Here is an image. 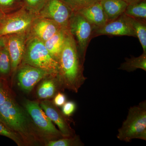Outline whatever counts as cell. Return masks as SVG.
<instances>
[{"label": "cell", "mask_w": 146, "mask_h": 146, "mask_svg": "<svg viewBox=\"0 0 146 146\" xmlns=\"http://www.w3.org/2000/svg\"><path fill=\"white\" fill-rule=\"evenodd\" d=\"M117 138L127 143L134 139L146 141V100L129 108L126 119L118 129Z\"/></svg>", "instance_id": "obj_2"}, {"label": "cell", "mask_w": 146, "mask_h": 146, "mask_svg": "<svg viewBox=\"0 0 146 146\" xmlns=\"http://www.w3.org/2000/svg\"><path fill=\"white\" fill-rule=\"evenodd\" d=\"M27 32L3 36L5 46L8 50L11 61V70L15 72L21 65L23 58Z\"/></svg>", "instance_id": "obj_10"}, {"label": "cell", "mask_w": 146, "mask_h": 146, "mask_svg": "<svg viewBox=\"0 0 146 146\" xmlns=\"http://www.w3.org/2000/svg\"><path fill=\"white\" fill-rule=\"evenodd\" d=\"M66 96L63 93L59 92L54 97L53 103L57 107L63 106L66 102Z\"/></svg>", "instance_id": "obj_27"}, {"label": "cell", "mask_w": 146, "mask_h": 146, "mask_svg": "<svg viewBox=\"0 0 146 146\" xmlns=\"http://www.w3.org/2000/svg\"><path fill=\"white\" fill-rule=\"evenodd\" d=\"M142 69L146 71V53L143 54L138 57H133L125 58V62L121 64L119 70H125L127 72H132L137 69Z\"/></svg>", "instance_id": "obj_17"}, {"label": "cell", "mask_w": 146, "mask_h": 146, "mask_svg": "<svg viewBox=\"0 0 146 146\" xmlns=\"http://www.w3.org/2000/svg\"><path fill=\"white\" fill-rule=\"evenodd\" d=\"M11 70V61L9 53L5 46L0 50V74H8Z\"/></svg>", "instance_id": "obj_21"}, {"label": "cell", "mask_w": 146, "mask_h": 146, "mask_svg": "<svg viewBox=\"0 0 146 146\" xmlns=\"http://www.w3.org/2000/svg\"><path fill=\"white\" fill-rule=\"evenodd\" d=\"M124 1L127 3L128 4L133 3L137 2L140 1L142 0H123Z\"/></svg>", "instance_id": "obj_29"}, {"label": "cell", "mask_w": 146, "mask_h": 146, "mask_svg": "<svg viewBox=\"0 0 146 146\" xmlns=\"http://www.w3.org/2000/svg\"><path fill=\"white\" fill-rule=\"evenodd\" d=\"M76 12L82 15L96 29L102 27L108 22L100 1Z\"/></svg>", "instance_id": "obj_14"}, {"label": "cell", "mask_w": 146, "mask_h": 146, "mask_svg": "<svg viewBox=\"0 0 146 146\" xmlns=\"http://www.w3.org/2000/svg\"><path fill=\"white\" fill-rule=\"evenodd\" d=\"M58 63L59 76L64 89L76 93L86 80L84 75V63L79 54L74 38L68 30Z\"/></svg>", "instance_id": "obj_1"}, {"label": "cell", "mask_w": 146, "mask_h": 146, "mask_svg": "<svg viewBox=\"0 0 146 146\" xmlns=\"http://www.w3.org/2000/svg\"><path fill=\"white\" fill-rule=\"evenodd\" d=\"M37 16L23 7L13 12L5 14L0 22V37L27 32Z\"/></svg>", "instance_id": "obj_6"}, {"label": "cell", "mask_w": 146, "mask_h": 146, "mask_svg": "<svg viewBox=\"0 0 146 146\" xmlns=\"http://www.w3.org/2000/svg\"><path fill=\"white\" fill-rule=\"evenodd\" d=\"M48 0H21L23 7L31 13L38 15Z\"/></svg>", "instance_id": "obj_23"}, {"label": "cell", "mask_w": 146, "mask_h": 146, "mask_svg": "<svg viewBox=\"0 0 146 146\" xmlns=\"http://www.w3.org/2000/svg\"><path fill=\"white\" fill-rule=\"evenodd\" d=\"M5 15V13L1 11L0 10V22L1 21L3 17H4Z\"/></svg>", "instance_id": "obj_30"}, {"label": "cell", "mask_w": 146, "mask_h": 146, "mask_svg": "<svg viewBox=\"0 0 146 146\" xmlns=\"http://www.w3.org/2000/svg\"><path fill=\"white\" fill-rule=\"evenodd\" d=\"M132 20L131 17L123 13L115 20L108 21L102 27L95 29L93 36L108 35L136 37Z\"/></svg>", "instance_id": "obj_9"}, {"label": "cell", "mask_w": 146, "mask_h": 146, "mask_svg": "<svg viewBox=\"0 0 146 146\" xmlns=\"http://www.w3.org/2000/svg\"><path fill=\"white\" fill-rule=\"evenodd\" d=\"M24 107L44 140L47 141L64 138L62 133L56 128L40 107L39 102L25 100Z\"/></svg>", "instance_id": "obj_4"}, {"label": "cell", "mask_w": 146, "mask_h": 146, "mask_svg": "<svg viewBox=\"0 0 146 146\" xmlns=\"http://www.w3.org/2000/svg\"><path fill=\"white\" fill-rule=\"evenodd\" d=\"M37 88L36 94L40 99L48 100L54 97L60 90L64 89L59 75L44 79Z\"/></svg>", "instance_id": "obj_13"}, {"label": "cell", "mask_w": 146, "mask_h": 146, "mask_svg": "<svg viewBox=\"0 0 146 146\" xmlns=\"http://www.w3.org/2000/svg\"><path fill=\"white\" fill-rule=\"evenodd\" d=\"M72 9L73 12H76L79 10L95 3L100 1V0H62Z\"/></svg>", "instance_id": "obj_24"}, {"label": "cell", "mask_w": 146, "mask_h": 146, "mask_svg": "<svg viewBox=\"0 0 146 146\" xmlns=\"http://www.w3.org/2000/svg\"><path fill=\"white\" fill-rule=\"evenodd\" d=\"M5 46V42L4 38L3 36L0 37V50Z\"/></svg>", "instance_id": "obj_28"}, {"label": "cell", "mask_w": 146, "mask_h": 146, "mask_svg": "<svg viewBox=\"0 0 146 146\" xmlns=\"http://www.w3.org/2000/svg\"><path fill=\"white\" fill-rule=\"evenodd\" d=\"M68 29L75 40L80 56L84 62L86 50L96 28L80 13L73 12Z\"/></svg>", "instance_id": "obj_5"}, {"label": "cell", "mask_w": 146, "mask_h": 146, "mask_svg": "<svg viewBox=\"0 0 146 146\" xmlns=\"http://www.w3.org/2000/svg\"><path fill=\"white\" fill-rule=\"evenodd\" d=\"M40 107L52 121L54 123L64 137H72L75 134L74 130L70 125V121L58 109L53 102L45 100L39 103Z\"/></svg>", "instance_id": "obj_11"}, {"label": "cell", "mask_w": 146, "mask_h": 146, "mask_svg": "<svg viewBox=\"0 0 146 146\" xmlns=\"http://www.w3.org/2000/svg\"><path fill=\"white\" fill-rule=\"evenodd\" d=\"M63 29L54 21L37 16L30 27L27 37H35L45 42Z\"/></svg>", "instance_id": "obj_12"}, {"label": "cell", "mask_w": 146, "mask_h": 146, "mask_svg": "<svg viewBox=\"0 0 146 146\" xmlns=\"http://www.w3.org/2000/svg\"><path fill=\"white\" fill-rule=\"evenodd\" d=\"M76 109V105L73 101L66 102L62 106V112L67 117H70Z\"/></svg>", "instance_id": "obj_26"}, {"label": "cell", "mask_w": 146, "mask_h": 146, "mask_svg": "<svg viewBox=\"0 0 146 146\" xmlns=\"http://www.w3.org/2000/svg\"><path fill=\"white\" fill-rule=\"evenodd\" d=\"M23 7L21 0H0V10L5 14L13 12Z\"/></svg>", "instance_id": "obj_25"}, {"label": "cell", "mask_w": 146, "mask_h": 146, "mask_svg": "<svg viewBox=\"0 0 146 146\" xmlns=\"http://www.w3.org/2000/svg\"><path fill=\"white\" fill-rule=\"evenodd\" d=\"M46 146H83L84 144L80 137L75 135L72 137H64L56 140L47 141L45 143Z\"/></svg>", "instance_id": "obj_20"}, {"label": "cell", "mask_w": 146, "mask_h": 146, "mask_svg": "<svg viewBox=\"0 0 146 146\" xmlns=\"http://www.w3.org/2000/svg\"><path fill=\"white\" fill-rule=\"evenodd\" d=\"M68 30L69 29H61L49 39L44 42L50 54L58 63Z\"/></svg>", "instance_id": "obj_15"}, {"label": "cell", "mask_w": 146, "mask_h": 146, "mask_svg": "<svg viewBox=\"0 0 146 146\" xmlns=\"http://www.w3.org/2000/svg\"><path fill=\"white\" fill-rule=\"evenodd\" d=\"M132 18V26L136 37L139 39L143 53H146V21Z\"/></svg>", "instance_id": "obj_19"}, {"label": "cell", "mask_w": 146, "mask_h": 146, "mask_svg": "<svg viewBox=\"0 0 146 146\" xmlns=\"http://www.w3.org/2000/svg\"><path fill=\"white\" fill-rule=\"evenodd\" d=\"M0 122H1L2 123H3L2 121V120H1V119H0Z\"/></svg>", "instance_id": "obj_31"}, {"label": "cell", "mask_w": 146, "mask_h": 146, "mask_svg": "<svg viewBox=\"0 0 146 146\" xmlns=\"http://www.w3.org/2000/svg\"><path fill=\"white\" fill-rule=\"evenodd\" d=\"M100 3L108 21L122 15L128 5L123 0H100Z\"/></svg>", "instance_id": "obj_16"}, {"label": "cell", "mask_w": 146, "mask_h": 146, "mask_svg": "<svg viewBox=\"0 0 146 146\" xmlns=\"http://www.w3.org/2000/svg\"><path fill=\"white\" fill-rule=\"evenodd\" d=\"M0 135L10 138L18 146L26 145L23 139L18 133L9 128L2 123L0 122Z\"/></svg>", "instance_id": "obj_22"}, {"label": "cell", "mask_w": 146, "mask_h": 146, "mask_svg": "<svg viewBox=\"0 0 146 146\" xmlns=\"http://www.w3.org/2000/svg\"><path fill=\"white\" fill-rule=\"evenodd\" d=\"M21 63L59 75L58 62L50 54L44 42L35 37H27L25 51Z\"/></svg>", "instance_id": "obj_3"}, {"label": "cell", "mask_w": 146, "mask_h": 146, "mask_svg": "<svg viewBox=\"0 0 146 146\" xmlns=\"http://www.w3.org/2000/svg\"><path fill=\"white\" fill-rule=\"evenodd\" d=\"M73 12L62 0H48L37 16L54 21L62 28L69 29Z\"/></svg>", "instance_id": "obj_7"}, {"label": "cell", "mask_w": 146, "mask_h": 146, "mask_svg": "<svg viewBox=\"0 0 146 146\" xmlns=\"http://www.w3.org/2000/svg\"><path fill=\"white\" fill-rule=\"evenodd\" d=\"M125 13L131 18L146 21V0L128 5Z\"/></svg>", "instance_id": "obj_18"}, {"label": "cell", "mask_w": 146, "mask_h": 146, "mask_svg": "<svg viewBox=\"0 0 146 146\" xmlns=\"http://www.w3.org/2000/svg\"><path fill=\"white\" fill-rule=\"evenodd\" d=\"M21 63L18 68L17 81L20 88L26 93L31 92L42 80L51 76L58 75L28 64Z\"/></svg>", "instance_id": "obj_8"}]
</instances>
